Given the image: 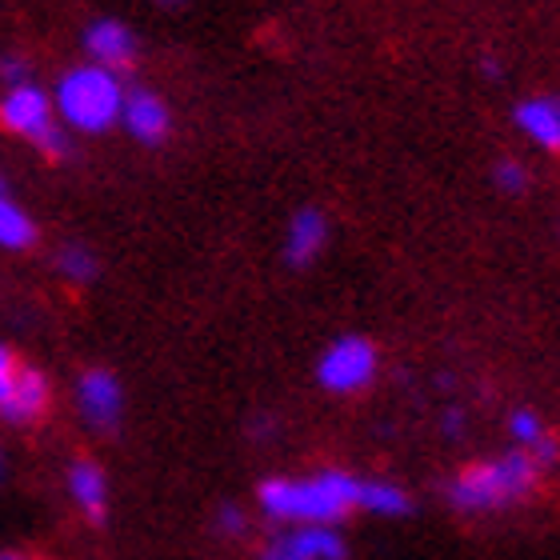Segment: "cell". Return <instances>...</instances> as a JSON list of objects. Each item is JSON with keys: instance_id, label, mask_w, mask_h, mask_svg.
<instances>
[{"instance_id": "10", "label": "cell", "mask_w": 560, "mask_h": 560, "mask_svg": "<svg viewBox=\"0 0 560 560\" xmlns=\"http://www.w3.org/2000/svg\"><path fill=\"white\" fill-rule=\"evenodd\" d=\"M516 129L525 132L537 149L560 156V93H545V96H528L513 108Z\"/></svg>"}, {"instance_id": "19", "label": "cell", "mask_w": 560, "mask_h": 560, "mask_svg": "<svg viewBox=\"0 0 560 560\" xmlns=\"http://www.w3.org/2000/svg\"><path fill=\"white\" fill-rule=\"evenodd\" d=\"M217 528H221L224 537H241L248 528V516L236 509V504H224L221 513H217Z\"/></svg>"}, {"instance_id": "24", "label": "cell", "mask_w": 560, "mask_h": 560, "mask_svg": "<svg viewBox=\"0 0 560 560\" xmlns=\"http://www.w3.org/2000/svg\"><path fill=\"white\" fill-rule=\"evenodd\" d=\"M4 472H9V460H4V448H0V480H4Z\"/></svg>"}, {"instance_id": "22", "label": "cell", "mask_w": 560, "mask_h": 560, "mask_svg": "<svg viewBox=\"0 0 560 560\" xmlns=\"http://www.w3.org/2000/svg\"><path fill=\"white\" fill-rule=\"evenodd\" d=\"M444 432H448V436H460V432H465V412L460 409L444 412Z\"/></svg>"}, {"instance_id": "6", "label": "cell", "mask_w": 560, "mask_h": 560, "mask_svg": "<svg viewBox=\"0 0 560 560\" xmlns=\"http://www.w3.org/2000/svg\"><path fill=\"white\" fill-rule=\"evenodd\" d=\"M345 537L332 525H296L280 528L260 549V560H345Z\"/></svg>"}, {"instance_id": "2", "label": "cell", "mask_w": 560, "mask_h": 560, "mask_svg": "<svg viewBox=\"0 0 560 560\" xmlns=\"http://www.w3.org/2000/svg\"><path fill=\"white\" fill-rule=\"evenodd\" d=\"M540 465L525 448L516 453H504L497 460H480V465L460 468L448 485V501L460 513H492V509H504V504L525 501L528 492L537 489Z\"/></svg>"}, {"instance_id": "18", "label": "cell", "mask_w": 560, "mask_h": 560, "mask_svg": "<svg viewBox=\"0 0 560 560\" xmlns=\"http://www.w3.org/2000/svg\"><path fill=\"white\" fill-rule=\"evenodd\" d=\"M509 432H513V441L528 453V448H533V444H537L549 429H545V420H540L533 409H516L513 417H509Z\"/></svg>"}, {"instance_id": "20", "label": "cell", "mask_w": 560, "mask_h": 560, "mask_svg": "<svg viewBox=\"0 0 560 560\" xmlns=\"http://www.w3.org/2000/svg\"><path fill=\"white\" fill-rule=\"evenodd\" d=\"M0 81H4V89H16V84H28V72H24V65L16 57H4V65H0Z\"/></svg>"}, {"instance_id": "9", "label": "cell", "mask_w": 560, "mask_h": 560, "mask_svg": "<svg viewBox=\"0 0 560 560\" xmlns=\"http://www.w3.org/2000/svg\"><path fill=\"white\" fill-rule=\"evenodd\" d=\"M84 52L89 65H101L108 72H125L137 60V36L120 21H93L84 28Z\"/></svg>"}, {"instance_id": "4", "label": "cell", "mask_w": 560, "mask_h": 560, "mask_svg": "<svg viewBox=\"0 0 560 560\" xmlns=\"http://www.w3.org/2000/svg\"><path fill=\"white\" fill-rule=\"evenodd\" d=\"M0 129L36 144L45 156L69 152V129L57 120L52 96L40 93L36 84H16V89L0 93Z\"/></svg>"}, {"instance_id": "1", "label": "cell", "mask_w": 560, "mask_h": 560, "mask_svg": "<svg viewBox=\"0 0 560 560\" xmlns=\"http://www.w3.org/2000/svg\"><path fill=\"white\" fill-rule=\"evenodd\" d=\"M361 480L345 468H320L313 477H272L257 489L260 513L272 525H337L357 509Z\"/></svg>"}, {"instance_id": "13", "label": "cell", "mask_w": 560, "mask_h": 560, "mask_svg": "<svg viewBox=\"0 0 560 560\" xmlns=\"http://www.w3.org/2000/svg\"><path fill=\"white\" fill-rule=\"evenodd\" d=\"M120 125L140 140V144H161L168 137V105L156 93H125V108H120Z\"/></svg>"}, {"instance_id": "25", "label": "cell", "mask_w": 560, "mask_h": 560, "mask_svg": "<svg viewBox=\"0 0 560 560\" xmlns=\"http://www.w3.org/2000/svg\"><path fill=\"white\" fill-rule=\"evenodd\" d=\"M0 560H33V557H21V552H4Z\"/></svg>"}, {"instance_id": "8", "label": "cell", "mask_w": 560, "mask_h": 560, "mask_svg": "<svg viewBox=\"0 0 560 560\" xmlns=\"http://www.w3.org/2000/svg\"><path fill=\"white\" fill-rule=\"evenodd\" d=\"M48 400H52V393H48L45 373L21 364L16 376H12L9 393L0 397V417L9 420V424H16V429H28V424H36L48 412Z\"/></svg>"}, {"instance_id": "16", "label": "cell", "mask_w": 560, "mask_h": 560, "mask_svg": "<svg viewBox=\"0 0 560 560\" xmlns=\"http://www.w3.org/2000/svg\"><path fill=\"white\" fill-rule=\"evenodd\" d=\"M57 269H60V277L72 280V284H89V280L96 277V257L81 245H65L57 257Z\"/></svg>"}, {"instance_id": "14", "label": "cell", "mask_w": 560, "mask_h": 560, "mask_svg": "<svg viewBox=\"0 0 560 560\" xmlns=\"http://www.w3.org/2000/svg\"><path fill=\"white\" fill-rule=\"evenodd\" d=\"M357 509L376 516H405L412 513L409 492L388 485V480H361V497H357Z\"/></svg>"}, {"instance_id": "5", "label": "cell", "mask_w": 560, "mask_h": 560, "mask_svg": "<svg viewBox=\"0 0 560 560\" xmlns=\"http://www.w3.org/2000/svg\"><path fill=\"white\" fill-rule=\"evenodd\" d=\"M376 369H381V352L369 337H337L320 352L316 361V381L320 388L337 393V397H352V393H364V388L376 381Z\"/></svg>"}, {"instance_id": "27", "label": "cell", "mask_w": 560, "mask_h": 560, "mask_svg": "<svg viewBox=\"0 0 560 560\" xmlns=\"http://www.w3.org/2000/svg\"><path fill=\"white\" fill-rule=\"evenodd\" d=\"M0 197H4V180H0Z\"/></svg>"}, {"instance_id": "21", "label": "cell", "mask_w": 560, "mask_h": 560, "mask_svg": "<svg viewBox=\"0 0 560 560\" xmlns=\"http://www.w3.org/2000/svg\"><path fill=\"white\" fill-rule=\"evenodd\" d=\"M16 369H21V364H16V357H12V352L4 349V345H0V397L9 393V385H12V376H16Z\"/></svg>"}, {"instance_id": "17", "label": "cell", "mask_w": 560, "mask_h": 560, "mask_svg": "<svg viewBox=\"0 0 560 560\" xmlns=\"http://www.w3.org/2000/svg\"><path fill=\"white\" fill-rule=\"evenodd\" d=\"M492 185L501 188V192H509V197H525L528 168L521 161H513V156H504V161L492 164Z\"/></svg>"}, {"instance_id": "12", "label": "cell", "mask_w": 560, "mask_h": 560, "mask_svg": "<svg viewBox=\"0 0 560 560\" xmlns=\"http://www.w3.org/2000/svg\"><path fill=\"white\" fill-rule=\"evenodd\" d=\"M65 489H69L72 504L81 509L89 521H105L108 513V477L105 468L81 456V460H72L69 472H65Z\"/></svg>"}, {"instance_id": "23", "label": "cell", "mask_w": 560, "mask_h": 560, "mask_svg": "<svg viewBox=\"0 0 560 560\" xmlns=\"http://www.w3.org/2000/svg\"><path fill=\"white\" fill-rule=\"evenodd\" d=\"M480 69H485V77H489V81H501V77H504V69L492 57H485V65H480Z\"/></svg>"}, {"instance_id": "7", "label": "cell", "mask_w": 560, "mask_h": 560, "mask_svg": "<svg viewBox=\"0 0 560 560\" xmlns=\"http://www.w3.org/2000/svg\"><path fill=\"white\" fill-rule=\"evenodd\" d=\"M77 405H81L89 429L113 432L120 424V412H125V388L108 369H89L77 385Z\"/></svg>"}, {"instance_id": "26", "label": "cell", "mask_w": 560, "mask_h": 560, "mask_svg": "<svg viewBox=\"0 0 560 560\" xmlns=\"http://www.w3.org/2000/svg\"><path fill=\"white\" fill-rule=\"evenodd\" d=\"M156 4H185V0H156Z\"/></svg>"}, {"instance_id": "3", "label": "cell", "mask_w": 560, "mask_h": 560, "mask_svg": "<svg viewBox=\"0 0 560 560\" xmlns=\"http://www.w3.org/2000/svg\"><path fill=\"white\" fill-rule=\"evenodd\" d=\"M57 120L72 132H105L120 120L125 108V84L120 72H108L101 65H77L52 89Z\"/></svg>"}, {"instance_id": "15", "label": "cell", "mask_w": 560, "mask_h": 560, "mask_svg": "<svg viewBox=\"0 0 560 560\" xmlns=\"http://www.w3.org/2000/svg\"><path fill=\"white\" fill-rule=\"evenodd\" d=\"M36 241V224L33 217L16 205V200L0 197V248H12V253H21Z\"/></svg>"}, {"instance_id": "11", "label": "cell", "mask_w": 560, "mask_h": 560, "mask_svg": "<svg viewBox=\"0 0 560 560\" xmlns=\"http://www.w3.org/2000/svg\"><path fill=\"white\" fill-rule=\"evenodd\" d=\"M328 245V217L320 209L292 212L289 233H284V260L292 269H308Z\"/></svg>"}]
</instances>
